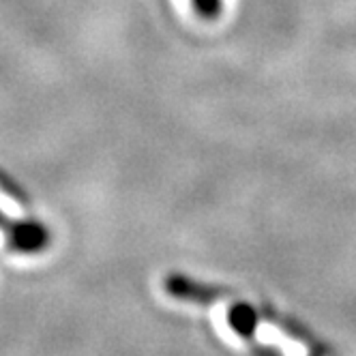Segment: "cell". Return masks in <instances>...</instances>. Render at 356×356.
<instances>
[{"label": "cell", "instance_id": "cell-1", "mask_svg": "<svg viewBox=\"0 0 356 356\" xmlns=\"http://www.w3.org/2000/svg\"><path fill=\"white\" fill-rule=\"evenodd\" d=\"M0 232L7 247L22 256H37L52 243L49 227L37 219H11L0 213Z\"/></svg>", "mask_w": 356, "mask_h": 356}, {"label": "cell", "instance_id": "cell-2", "mask_svg": "<svg viewBox=\"0 0 356 356\" xmlns=\"http://www.w3.org/2000/svg\"><path fill=\"white\" fill-rule=\"evenodd\" d=\"M191 7L197 17L213 22L223 13V0H191Z\"/></svg>", "mask_w": 356, "mask_h": 356}]
</instances>
